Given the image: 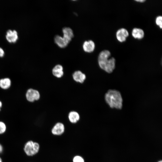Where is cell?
Returning a JSON list of instances; mask_svg holds the SVG:
<instances>
[{
  "label": "cell",
  "instance_id": "cell-19",
  "mask_svg": "<svg viewBox=\"0 0 162 162\" xmlns=\"http://www.w3.org/2000/svg\"><path fill=\"white\" fill-rule=\"evenodd\" d=\"M4 51L0 47V57H2L4 56Z\"/></svg>",
  "mask_w": 162,
  "mask_h": 162
},
{
  "label": "cell",
  "instance_id": "cell-3",
  "mask_svg": "<svg viewBox=\"0 0 162 162\" xmlns=\"http://www.w3.org/2000/svg\"><path fill=\"white\" fill-rule=\"evenodd\" d=\"M40 145L37 142L30 140L25 144L24 150L26 154L28 156H33L39 152Z\"/></svg>",
  "mask_w": 162,
  "mask_h": 162
},
{
  "label": "cell",
  "instance_id": "cell-7",
  "mask_svg": "<svg viewBox=\"0 0 162 162\" xmlns=\"http://www.w3.org/2000/svg\"><path fill=\"white\" fill-rule=\"evenodd\" d=\"M65 128L62 123L58 122L56 123L51 130L52 134L55 135H60L64 132Z\"/></svg>",
  "mask_w": 162,
  "mask_h": 162
},
{
  "label": "cell",
  "instance_id": "cell-1",
  "mask_svg": "<svg viewBox=\"0 0 162 162\" xmlns=\"http://www.w3.org/2000/svg\"><path fill=\"white\" fill-rule=\"evenodd\" d=\"M110 51L105 50L100 53L98 58L99 67L108 73L112 72L115 68L116 60L113 57L110 58Z\"/></svg>",
  "mask_w": 162,
  "mask_h": 162
},
{
  "label": "cell",
  "instance_id": "cell-23",
  "mask_svg": "<svg viewBox=\"0 0 162 162\" xmlns=\"http://www.w3.org/2000/svg\"><path fill=\"white\" fill-rule=\"evenodd\" d=\"M0 162H2V158L0 157Z\"/></svg>",
  "mask_w": 162,
  "mask_h": 162
},
{
  "label": "cell",
  "instance_id": "cell-24",
  "mask_svg": "<svg viewBox=\"0 0 162 162\" xmlns=\"http://www.w3.org/2000/svg\"><path fill=\"white\" fill-rule=\"evenodd\" d=\"M158 162H162V161L161 160V161H158Z\"/></svg>",
  "mask_w": 162,
  "mask_h": 162
},
{
  "label": "cell",
  "instance_id": "cell-13",
  "mask_svg": "<svg viewBox=\"0 0 162 162\" xmlns=\"http://www.w3.org/2000/svg\"><path fill=\"white\" fill-rule=\"evenodd\" d=\"M68 116L69 121L73 124L77 123L80 118L79 113L75 111H71L69 112Z\"/></svg>",
  "mask_w": 162,
  "mask_h": 162
},
{
  "label": "cell",
  "instance_id": "cell-15",
  "mask_svg": "<svg viewBox=\"0 0 162 162\" xmlns=\"http://www.w3.org/2000/svg\"><path fill=\"white\" fill-rule=\"evenodd\" d=\"M62 31L63 35L71 41L74 36L72 30L69 27H65L63 28Z\"/></svg>",
  "mask_w": 162,
  "mask_h": 162
},
{
  "label": "cell",
  "instance_id": "cell-21",
  "mask_svg": "<svg viewBox=\"0 0 162 162\" xmlns=\"http://www.w3.org/2000/svg\"><path fill=\"white\" fill-rule=\"evenodd\" d=\"M3 106V103L0 100V111L1 110V109L2 108Z\"/></svg>",
  "mask_w": 162,
  "mask_h": 162
},
{
  "label": "cell",
  "instance_id": "cell-8",
  "mask_svg": "<svg viewBox=\"0 0 162 162\" xmlns=\"http://www.w3.org/2000/svg\"><path fill=\"white\" fill-rule=\"evenodd\" d=\"M129 33L127 30L123 28L119 29L116 33L117 39L121 42L125 41Z\"/></svg>",
  "mask_w": 162,
  "mask_h": 162
},
{
  "label": "cell",
  "instance_id": "cell-20",
  "mask_svg": "<svg viewBox=\"0 0 162 162\" xmlns=\"http://www.w3.org/2000/svg\"><path fill=\"white\" fill-rule=\"evenodd\" d=\"M3 151V147L2 145L0 143V154Z\"/></svg>",
  "mask_w": 162,
  "mask_h": 162
},
{
  "label": "cell",
  "instance_id": "cell-22",
  "mask_svg": "<svg viewBox=\"0 0 162 162\" xmlns=\"http://www.w3.org/2000/svg\"><path fill=\"white\" fill-rule=\"evenodd\" d=\"M136 1L140 2H143L146 1L145 0H136Z\"/></svg>",
  "mask_w": 162,
  "mask_h": 162
},
{
  "label": "cell",
  "instance_id": "cell-12",
  "mask_svg": "<svg viewBox=\"0 0 162 162\" xmlns=\"http://www.w3.org/2000/svg\"><path fill=\"white\" fill-rule=\"evenodd\" d=\"M12 81L9 77H4L0 79V88L4 90L8 89L11 86Z\"/></svg>",
  "mask_w": 162,
  "mask_h": 162
},
{
  "label": "cell",
  "instance_id": "cell-17",
  "mask_svg": "<svg viewBox=\"0 0 162 162\" xmlns=\"http://www.w3.org/2000/svg\"><path fill=\"white\" fill-rule=\"evenodd\" d=\"M162 16H157L155 22L156 24L159 26L160 28H162Z\"/></svg>",
  "mask_w": 162,
  "mask_h": 162
},
{
  "label": "cell",
  "instance_id": "cell-16",
  "mask_svg": "<svg viewBox=\"0 0 162 162\" xmlns=\"http://www.w3.org/2000/svg\"><path fill=\"white\" fill-rule=\"evenodd\" d=\"M6 125L3 122L0 121V134H4L6 130Z\"/></svg>",
  "mask_w": 162,
  "mask_h": 162
},
{
  "label": "cell",
  "instance_id": "cell-6",
  "mask_svg": "<svg viewBox=\"0 0 162 162\" xmlns=\"http://www.w3.org/2000/svg\"><path fill=\"white\" fill-rule=\"evenodd\" d=\"M72 77L75 81L80 83H83L86 79V74L80 70L74 71L72 75Z\"/></svg>",
  "mask_w": 162,
  "mask_h": 162
},
{
  "label": "cell",
  "instance_id": "cell-4",
  "mask_svg": "<svg viewBox=\"0 0 162 162\" xmlns=\"http://www.w3.org/2000/svg\"><path fill=\"white\" fill-rule=\"evenodd\" d=\"M25 98L29 103H33L39 100L40 98V95L39 91L32 88L28 89L25 93Z\"/></svg>",
  "mask_w": 162,
  "mask_h": 162
},
{
  "label": "cell",
  "instance_id": "cell-14",
  "mask_svg": "<svg viewBox=\"0 0 162 162\" xmlns=\"http://www.w3.org/2000/svg\"><path fill=\"white\" fill-rule=\"evenodd\" d=\"M132 34L135 38L140 39L144 37V33L142 29L135 28L133 29Z\"/></svg>",
  "mask_w": 162,
  "mask_h": 162
},
{
  "label": "cell",
  "instance_id": "cell-11",
  "mask_svg": "<svg viewBox=\"0 0 162 162\" xmlns=\"http://www.w3.org/2000/svg\"><path fill=\"white\" fill-rule=\"evenodd\" d=\"M82 47L85 52L91 53L94 51L95 48V44L93 41L92 40L85 41L83 43Z\"/></svg>",
  "mask_w": 162,
  "mask_h": 162
},
{
  "label": "cell",
  "instance_id": "cell-10",
  "mask_svg": "<svg viewBox=\"0 0 162 162\" xmlns=\"http://www.w3.org/2000/svg\"><path fill=\"white\" fill-rule=\"evenodd\" d=\"M52 73L55 77L57 78H61L64 74L63 66L59 64L56 65L52 70Z\"/></svg>",
  "mask_w": 162,
  "mask_h": 162
},
{
  "label": "cell",
  "instance_id": "cell-5",
  "mask_svg": "<svg viewBox=\"0 0 162 162\" xmlns=\"http://www.w3.org/2000/svg\"><path fill=\"white\" fill-rule=\"evenodd\" d=\"M55 43L60 48L65 47L68 44L70 41L63 36L62 37L59 35H56L54 38Z\"/></svg>",
  "mask_w": 162,
  "mask_h": 162
},
{
  "label": "cell",
  "instance_id": "cell-18",
  "mask_svg": "<svg viewBox=\"0 0 162 162\" xmlns=\"http://www.w3.org/2000/svg\"><path fill=\"white\" fill-rule=\"evenodd\" d=\"M73 162H85L83 158L79 155L74 156L73 158Z\"/></svg>",
  "mask_w": 162,
  "mask_h": 162
},
{
  "label": "cell",
  "instance_id": "cell-9",
  "mask_svg": "<svg viewBox=\"0 0 162 162\" xmlns=\"http://www.w3.org/2000/svg\"><path fill=\"white\" fill-rule=\"evenodd\" d=\"M6 37L9 42L15 43L18 39L17 32L15 30L9 29L6 32Z\"/></svg>",
  "mask_w": 162,
  "mask_h": 162
},
{
  "label": "cell",
  "instance_id": "cell-2",
  "mask_svg": "<svg viewBox=\"0 0 162 162\" xmlns=\"http://www.w3.org/2000/svg\"><path fill=\"white\" fill-rule=\"evenodd\" d=\"M104 99L110 108L118 110H121L122 108L123 99L120 92L118 91L109 90L105 94Z\"/></svg>",
  "mask_w": 162,
  "mask_h": 162
}]
</instances>
